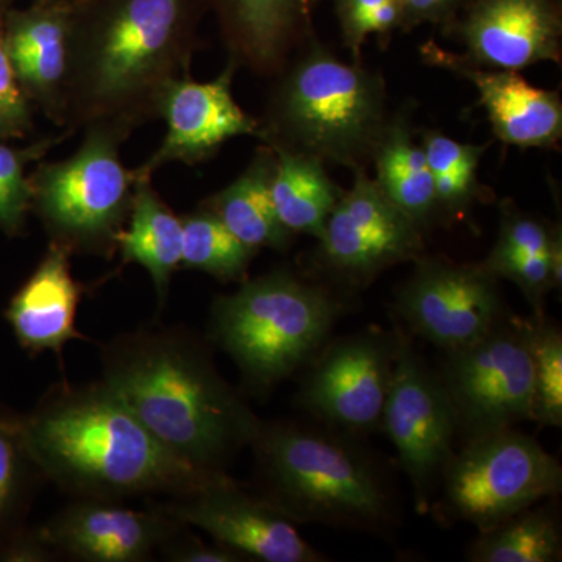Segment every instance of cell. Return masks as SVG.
Returning a JSON list of instances; mask_svg holds the SVG:
<instances>
[{
    "label": "cell",
    "instance_id": "ba28073f",
    "mask_svg": "<svg viewBox=\"0 0 562 562\" xmlns=\"http://www.w3.org/2000/svg\"><path fill=\"white\" fill-rule=\"evenodd\" d=\"M561 491L560 460L509 428L458 447L431 508L442 522L471 524L480 532Z\"/></svg>",
    "mask_w": 562,
    "mask_h": 562
},
{
    "label": "cell",
    "instance_id": "f546056e",
    "mask_svg": "<svg viewBox=\"0 0 562 562\" xmlns=\"http://www.w3.org/2000/svg\"><path fill=\"white\" fill-rule=\"evenodd\" d=\"M532 357V422L562 427V331L550 317H528Z\"/></svg>",
    "mask_w": 562,
    "mask_h": 562
},
{
    "label": "cell",
    "instance_id": "7402d4cb",
    "mask_svg": "<svg viewBox=\"0 0 562 562\" xmlns=\"http://www.w3.org/2000/svg\"><path fill=\"white\" fill-rule=\"evenodd\" d=\"M372 162L376 187L425 236L441 225L430 166L406 106L391 114Z\"/></svg>",
    "mask_w": 562,
    "mask_h": 562
},
{
    "label": "cell",
    "instance_id": "e575fe53",
    "mask_svg": "<svg viewBox=\"0 0 562 562\" xmlns=\"http://www.w3.org/2000/svg\"><path fill=\"white\" fill-rule=\"evenodd\" d=\"M402 13V31H413L420 24L449 27L468 0H397Z\"/></svg>",
    "mask_w": 562,
    "mask_h": 562
},
{
    "label": "cell",
    "instance_id": "3957f363",
    "mask_svg": "<svg viewBox=\"0 0 562 562\" xmlns=\"http://www.w3.org/2000/svg\"><path fill=\"white\" fill-rule=\"evenodd\" d=\"M20 430L33 464L81 498L116 502L150 492L181 497L220 473L169 452L102 383L55 390Z\"/></svg>",
    "mask_w": 562,
    "mask_h": 562
},
{
    "label": "cell",
    "instance_id": "836d02e7",
    "mask_svg": "<svg viewBox=\"0 0 562 562\" xmlns=\"http://www.w3.org/2000/svg\"><path fill=\"white\" fill-rule=\"evenodd\" d=\"M31 461L22 442L20 424L0 417V520L16 503L24 476V462Z\"/></svg>",
    "mask_w": 562,
    "mask_h": 562
},
{
    "label": "cell",
    "instance_id": "1f68e13d",
    "mask_svg": "<svg viewBox=\"0 0 562 562\" xmlns=\"http://www.w3.org/2000/svg\"><path fill=\"white\" fill-rule=\"evenodd\" d=\"M344 44L355 63L369 35L379 36L380 46L390 43L392 32L401 29L402 13L397 0H335Z\"/></svg>",
    "mask_w": 562,
    "mask_h": 562
},
{
    "label": "cell",
    "instance_id": "4fadbf2b",
    "mask_svg": "<svg viewBox=\"0 0 562 562\" xmlns=\"http://www.w3.org/2000/svg\"><path fill=\"white\" fill-rule=\"evenodd\" d=\"M501 280L482 262H457L422 255L412 276L395 292L398 325L413 336L449 351L482 338L508 314Z\"/></svg>",
    "mask_w": 562,
    "mask_h": 562
},
{
    "label": "cell",
    "instance_id": "f1b7e54d",
    "mask_svg": "<svg viewBox=\"0 0 562 562\" xmlns=\"http://www.w3.org/2000/svg\"><path fill=\"white\" fill-rule=\"evenodd\" d=\"M181 268L209 273L221 281H241L257 251L244 246L213 213L199 206L181 216Z\"/></svg>",
    "mask_w": 562,
    "mask_h": 562
},
{
    "label": "cell",
    "instance_id": "44dd1931",
    "mask_svg": "<svg viewBox=\"0 0 562 562\" xmlns=\"http://www.w3.org/2000/svg\"><path fill=\"white\" fill-rule=\"evenodd\" d=\"M80 284L70 272V254L49 244L38 268L22 284L7 308V321L25 350L57 351L70 339H79L76 328Z\"/></svg>",
    "mask_w": 562,
    "mask_h": 562
},
{
    "label": "cell",
    "instance_id": "7a4b0ae2",
    "mask_svg": "<svg viewBox=\"0 0 562 562\" xmlns=\"http://www.w3.org/2000/svg\"><path fill=\"white\" fill-rule=\"evenodd\" d=\"M102 384L173 454L205 472L257 439L262 422L205 347L171 330L121 336L102 353Z\"/></svg>",
    "mask_w": 562,
    "mask_h": 562
},
{
    "label": "cell",
    "instance_id": "ac0fdd59",
    "mask_svg": "<svg viewBox=\"0 0 562 562\" xmlns=\"http://www.w3.org/2000/svg\"><path fill=\"white\" fill-rule=\"evenodd\" d=\"M179 522L168 514L135 512L114 502L81 498L40 532L47 546L90 562H139L171 541Z\"/></svg>",
    "mask_w": 562,
    "mask_h": 562
},
{
    "label": "cell",
    "instance_id": "7c38bea8",
    "mask_svg": "<svg viewBox=\"0 0 562 562\" xmlns=\"http://www.w3.org/2000/svg\"><path fill=\"white\" fill-rule=\"evenodd\" d=\"M398 351L382 417L384 435L397 450L412 484L416 512L427 514L443 471L457 452V422L438 372L420 357L414 338L398 322Z\"/></svg>",
    "mask_w": 562,
    "mask_h": 562
},
{
    "label": "cell",
    "instance_id": "8992f818",
    "mask_svg": "<svg viewBox=\"0 0 562 562\" xmlns=\"http://www.w3.org/2000/svg\"><path fill=\"white\" fill-rule=\"evenodd\" d=\"M351 295L290 268L241 281L213 303V341L238 366L254 392H269L301 372L353 310Z\"/></svg>",
    "mask_w": 562,
    "mask_h": 562
},
{
    "label": "cell",
    "instance_id": "d6986e66",
    "mask_svg": "<svg viewBox=\"0 0 562 562\" xmlns=\"http://www.w3.org/2000/svg\"><path fill=\"white\" fill-rule=\"evenodd\" d=\"M74 3V2H72ZM72 3L32 2L5 14V47L22 90L63 128L68 85Z\"/></svg>",
    "mask_w": 562,
    "mask_h": 562
},
{
    "label": "cell",
    "instance_id": "83f0119b",
    "mask_svg": "<svg viewBox=\"0 0 562 562\" xmlns=\"http://www.w3.org/2000/svg\"><path fill=\"white\" fill-rule=\"evenodd\" d=\"M420 144L435 181L441 225L469 216L476 202H491L494 192L479 179L487 144H465L438 131H424Z\"/></svg>",
    "mask_w": 562,
    "mask_h": 562
},
{
    "label": "cell",
    "instance_id": "30bf717a",
    "mask_svg": "<svg viewBox=\"0 0 562 562\" xmlns=\"http://www.w3.org/2000/svg\"><path fill=\"white\" fill-rule=\"evenodd\" d=\"M353 172V184L333 209L313 254V276L349 295L427 254L416 224L387 201L366 169Z\"/></svg>",
    "mask_w": 562,
    "mask_h": 562
},
{
    "label": "cell",
    "instance_id": "9a60e30c",
    "mask_svg": "<svg viewBox=\"0 0 562 562\" xmlns=\"http://www.w3.org/2000/svg\"><path fill=\"white\" fill-rule=\"evenodd\" d=\"M238 66L228 65L216 79L199 83L191 76L169 85L162 94L158 117L168 125L155 154L135 171L154 176L169 162L188 166L210 160L228 139L255 136L260 139V120L246 113L233 98L232 85Z\"/></svg>",
    "mask_w": 562,
    "mask_h": 562
},
{
    "label": "cell",
    "instance_id": "8d00e7d4",
    "mask_svg": "<svg viewBox=\"0 0 562 562\" xmlns=\"http://www.w3.org/2000/svg\"><path fill=\"white\" fill-rule=\"evenodd\" d=\"M550 279H552L553 291L562 290V227L561 222L557 224L552 246H550Z\"/></svg>",
    "mask_w": 562,
    "mask_h": 562
},
{
    "label": "cell",
    "instance_id": "2e32d148",
    "mask_svg": "<svg viewBox=\"0 0 562 562\" xmlns=\"http://www.w3.org/2000/svg\"><path fill=\"white\" fill-rule=\"evenodd\" d=\"M462 9L447 27L468 49L462 60L514 72L561 63V0H468Z\"/></svg>",
    "mask_w": 562,
    "mask_h": 562
},
{
    "label": "cell",
    "instance_id": "484cf974",
    "mask_svg": "<svg viewBox=\"0 0 562 562\" xmlns=\"http://www.w3.org/2000/svg\"><path fill=\"white\" fill-rule=\"evenodd\" d=\"M271 191L277 216L284 228L319 239L336 203L344 194L330 179L324 162L308 155L273 149Z\"/></svg>",
    "mask_w": 562,
    "mask_h": 562
},
{
    "label": "cell",
    "instance_id": "8fae6325",
    "mask_svg": "<svg viewBox=\"0 0 562 562\" xmlns=\"http://www.w3.org/2000/svg\"><path fill=\"white\" fill-rule=\"evenodd\" d=\"M397 351V324L331 338L302 369L295 403L336 430L361 438L380 431Z\"/></svg>",
    "mask_w": 562,
    "mask_h": 562
},
{
    "label": "cell",
    "instance_id": "d6a6232c",
    "mask_svg": "<svg viewBox=\"0 0 562 562\" xmlns=\"http://www.w3.org/2000/svg\"><path fill=\"white\" fill-rule=\"evenodd\" d=\"M14 0H0V140L22 139L35 128V106L22 90L5 47V14Z\"/></svg>",
    "mask_w": 562,
    "mask_h": 562
},
{
    "label": "cell",
    "instance_id": "e0dca14e",
    "mask_svg": "<svg viewBox=\"0 0 562 562\" xmlns=\"http://www.w3.org/2000/svg\"><path fill=\"white\" fill-rule=\"evenodd\" d=\"M430 65L452 70L472 81L486 110L495 136L509 146L554 149L562 139V101L560 92L532 87L514 70L480 68L460 55L441 49L438 44L422 47Z\"/></svg>",
    "mask_w": 562,
    "mask_h": 562
},
{
    "label": "cell",
    "instance_id": "6da1fadb",
    "mask_svg": "<svg viewBox=\"0 0 562 562\" xmlns=\"http://www.w3.org/2000/svg\"><path fill=\"white\" fill-rule=\"evenodd\" d=\"M206 11L205 0H76L63 128L158 120L169 85L191 76Z\"/></svg>",
    "mask_w": 562,
    "mask_h": 562
},
{
    "label": "cell",
    "instance_id": "603a6c76",
    "mask_svg": "<svg viewBox=\"0 0 562 562\" xmlns=\"http://www.w3.org/2000/svg\"><path fill=\"white\" fill-rule=\"evenodd\" d=\"M498 214L497 239L482 265L495 279L512 281L522 291L532 316H543L553 291L549 258L557 224L520 209L512 199L498 203Z\"/></svg>",
    "mask_w": 562,
    "mask_h": 562
},
{
    "label": "cell",
    "instance_id": "4dcf8cb0",
    "mask_svg": "<svg viewBox=\"0 0 562 562\" xmlns=\"http://www.w3.org/2000/svg\"><path fill=\"white\" fill-rule=\"evenodd\" d=\"M70 131L47 136L31 146L14 147L0 140V231L9 236L24 232L32 211V190L27 168L46 157L52 147L68 138Z\"/></svg>",
    "mask_w": 562,
    "mask_h": 562
},
{
    "label": "cell",
    "instance_id": "277c9868",
    "mask_svg": "<svg viewBox=\"0 0 562 562\" xmlns=\"http://www.w3.org/2000/svg\"><path fill=\"white\" fill-rule=\"evenodd\" d=\"M361 436L321 422H262L251 447L266 501L294 524L386 536L401 519L390 472Z\"/></svg>",
    "mask_w": 562,
    "mask_h": 562
},
{
    "label": "cell",
    "instance_id": "5b68a950",
    "mask_svg": "<svg viewBox=\"0 0 562 562\" xmlns=\"http://www.w3.org/2000/svg\"><path fill=\"white\" fill-rule=\"evenodd\" d=\"M273 79L262 144L351 171L372 161L391 116L382 74L339 60L314 33Z\"/></svg>",
    "mask_w": 562,
    "mask_h": 562
},
{
    "label": "cell",
    "instance_id": "d4e9b609",
    "mask_svg": "<svg viewBox=\"0 0 562 562\" xmlns=\"http://www.w3.org/2000/svg\"><path fill=\"white\" fill-rule=\"evenodd\" d=\"M136 176L131 216L117 236V250L122 261L136 262L149 272L162 303L181 266V217L155 191L150 176Z\"/></svg>",
    "mask_w": 562,
    "mask_h": 562
},
{
    "label": "cell",
    "instance_id": "ffe728a7",
    "mask_svg": "<svg viewBox=\"0 0 562 562\" xmlns=\"http://www.w3.org/2000/svg\"><path fill=\"white\" fill-rule=\"evenodd\" d=\"M216 14L228 60L273 79L314 35V0H205Z\"/></svg>",
    "mask_w": 562,
    "mask_h": 562
},
{
    "label": "cell",
    "instance_id": "52a82bcc",
    "mask_svg": "<svg viewBox=\"0 0 562 562\" xmlns=\"http://www.w3.org/2000/svg\"><path fill=\"white\" fill-rule=\"evenodd\" d=\"M83 131V143L72 157L38 162L29 173L32 211L50 243L70 257L111 258L131 216L138 179L121 158V146L132 133L106 122Z\"/></svg>",
    "mask_w": 562,
    "mask_h": 562
},
{
    "label": "cell",
    "instance_id": "9c48e42d",
    "mask_svg": "<svg viewBox=\"0 0 562 562\" xmlns=\"http://www.w3.org/2000/svg\"><path fill=\"white\" fill-rule=\"evenodd\" d=\"M436 372L452 405L461 446L532 422L528 317L508 313L475 342L442 351Z\"/></svg>",
    "mask_w": 562,
    "mask_h": 562
},
{
    "label": "cell",
    "instance_id": "5bb4252c",
    "mask_svg": "<svg viewBox=\"0 0 562 562\" xmlns=\"http://www.w3.org/2000/svg\"><path fill=\"white\" fill-rule=\"evenodd\" d=\"M180 525L205 531L214 542L262 562H325L328 558L306 541L297 524L265 497L247 494L225 472L181 495L168 508Z\"/></svg>",
    "mask_w": 562,
    "mask_h": 562
},
{
    "label": "cell",
    "instance_id": "cb8c5ba5",
    "mask_svg": "<svg viewBox=\"0 0 562 562\" xmlns=\"http://www.w3.org/2000/svg\"><path fill=\"white\" fill-rule=\"evenodd\" d=\"M276 161V151L262 144L238 179L199 205L257 254L261 249L284 251L295 241L294 233L284 228L273 206L271 183Z\"/></svg>",
    "mask_w": 562,
    "mask_h": 562
},
{
    "label": "cell",
    "instance_id": "74e56055",
    "mask_svg": "<svg viewBox=\"0 0 562 562\" xmlns=\"http://www.w3.org/2000/svg\"><path fill=\"white\" fill-rule=\"evenodd\" d=\"M32 2H65V3H72V2H76V0H32Z\"/></svg>",
    "mask_w": 562,
    "mask_h": 562
},
{
    "label": "cell",
    "instance_id": "d590c367",
    "mask_svg": "<svg viewBox=\"0 0 562 562\" xmlns=\"http://www.w3.org/2000/svg\"><path fill=\"white\" fill-rule=\"evenodd\" d=\"M172 561L179 562H243L247 561L241 554L233 552L221 543H203L201 539L191 536L181 546L172 547L169 552Z\"/></svg>",
    "mask_w": 562,
    "mask_h": 562
},
{
    "label": "cell",
    "instance_id": "4316f807",
    "mask_svg": "<svg viewBox=\"0 0 562 562\" xmlns=\"http://www.w3.org/2000/svg\"><path fill=\"white\" fill-rule=\"evenodd\" d=\"M561 557L562 522L557 497L480 531L465 553L471 562H558Z\"/></svg>",
    "mask_w": 562,
    "mask_h": 562
}]
</instances>
